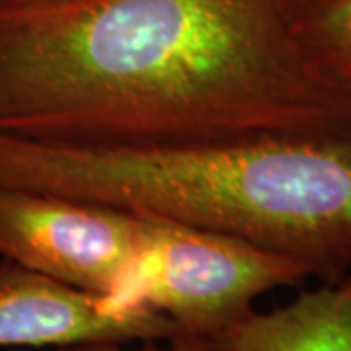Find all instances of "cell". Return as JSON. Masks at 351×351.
<instances>
[{
    "instance_id": "cell-1",
    "label": "cell",
    "mask_w": 351,
    "mask_h": 351,
    "mask_svg": "<svg viewBox=\"0 0 351 351\" xmlns=\"http://www.w3.org/2000/svg\"><path fill=\"white\" fill-rule=\"evenodd\" d=\"M339 129L285 0L0 2V133L147 149Z\"/></svg>"
},
{
    "instance_id": "cell-2",
    "label": "cell",
    "mask_w": 351,
    "mask_h": 351,
    "mask_svg": "<svg viewBox=\"0 0 351 351\" xmlns=\"http://www.w3.org/2000/svg\"><path fill=\"white\" fill-rule=\"evenodd\" d=\"M0 188L168 219L351 276V129L176 147H69L0 133Z\"/></svg>"
},
{
    "instance_id": "cell-3",
    "label": "cell",
    "mask_w": 351,
    "mask_h": 351,
    "mask_svg": "<svg viewBox=\"0 0 351 351\" xmlns=\"http://www.w3.org/2000/svg\"><path fill=\"white\" fill-rule=\"evenodd\" d=\"M308 277L311 269L295 258L230 234L147 217L137 267L108 306L151 308L174 324L176 339L209 346L248 316L258 297Z\"/></svg>"
},
{
    "instance_id": "cell-4",
    "label": "cell",
    "mask_w": 351,
    "mask_h": 351,
    "mask_svg": "<svg viewBox=\"0 0 351 351\" xmlns=\"http://www.w3.org/2000/svg\"><path fill=\"white\" fill-rule=\"evenodd\" d=\"M147 217L32 189L0 188V258L113 301L137 267Z\"/></svg>"
},
{
    "instance_id": "cell-5",
    "label": "cell",
    "mask_w": 351,
    "mask_h": 351,
    "mask_svg": "<svg viewBox=\"0 0 351 351\" xmlns=\"http://www.w3.org/2000/svg\"><path fill=\"white\" fill-rule=\"evenodd\" d=\"M176 339L151 308L115 311L101 297L66 287L18 263L0 262V348L131 343Z\"/></svg>"
},
{
    "instance_id": "cell-6",
    "label": "cell",
    "mask_w": 351,
    "mask_h": 351,
    "mask_svg": "<svg viewBox=\"0 0 351 351\" xmlns=\"http://www.w3.org/2000/svg\"><path fill=\"white\" fill-rule=\"evenodd\" d=\"M215 351H351V276L304 289L269 313L252 311L207 346Z\"/></svg>"
},
{
    "instance_id": "cell-7",
    "label": "cell",
    "mask_w": 351,
    "mask_h": 351,
    "mask_svg": "<svg viewBox=\"0 0 351 351\" xmlns=\"http://www.w3.org/2000/svg\"><path fill=\"white\" fill-rule=\"evenodd\" d=\"M291 36L351 115V0H285Z\"/></svg>"
},
{
    "instance_id": "cell-8",
    "label": "cell",
    "mask_w": 351,
    "mask_h": 351,
    "mask_svg": "<svg viewBox=\"0 0 351 351\" xmlns=\"http://www.w3.org/2000/svg\"><path fill=\"white\" fill-rule=\"evenodd\" d=\"M125 343H80V346H69V351H215L207 346L201 343H193V341H186V339H170V343L166 348H158V346H145L141 350H125Z\"/></svg>"
},
{
    "instance_id": "cell-9",
    "label": "cell",
    "mask_w": 351,
    "mask_h": 351,
    "mask_svg": "<svg viewBox=\"0 0 351 351\" xmlns=\"http://www.w3.org/2000/svg\"><path fill=\"white\" fill-rule=\"evenodd\" d=\"M0 2H2V0H0Z\"/></svg>"
}]
</instances>
